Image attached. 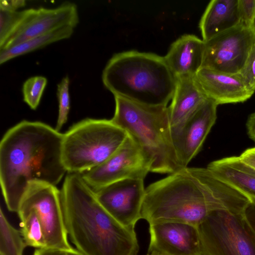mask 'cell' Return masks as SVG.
I'll return each instance as SVG.
<instances>
[{
	"label": "cell",
	"mask_w": 255,
	"mask_h": 255,
	"mask_svg": "<svg viewBox=\"0 0 255 255\" xmlns=\"http://www.w3.org/2000/svg\"><path fill=\"white\" fill-rule=\"evenodd\" d=\"M250 200L206 168L184 167L145 188L141 219L197 226L213 211L243 213Z\"/></svg>",
	"instance_id": "6da1fadb"
},
{
	"label": "cell",
	"mask_w": 255,
	"mask_h": 255,
	"mask_svg": "<svg viewBox=\"0 0 255 255\" xmlns=\"http://www.w3.org/2000/svg\"><path fill=\"white\" fill-rule=\"evenodd\" d=\"M63 133L40 122L22 121L0 143V183L9 211L17 213L29 185L56 186L67 172L62 158Z\"/></svg>",
	"instance_id": "7a4b0ae2"
},
{
	"label": "cell",
	"mask_w": 255,
	"mask_h": 255,
	"mask_svg": "<svg viewBox=\"0 0 255 255\" xmlns=\"http://www.w3.org/2000/svg\"><path fill=\"white\" fill-rule=\"evenodd\" d=\"M60 197L68 236L84 255H138L134 228L112 217L80 174L68 173Z\"/></svg>",
	"instance_id": "3957f363"
},
{
	"label": "cell",
	"mask_w": 255,
	"mask_h": 255,
	"mask_svg": "<svg viewBox=\"0 0 255 255\" xmlns=\"http://www.w3.org/2000/svg\"><path fill=\"white\" fill-rule=\"evenodd\" d=\"M102 79L114 96L151 105L167 106L176 83L164 57L136 50L114 55Z\"/></svg>",
	"instance_id": "277c9868"
},
{
	"label": "cell",
	"mask_w": 255,
	"mask_h": 255,
	"mask_svg": "<svg viewBox=\"0 0 255 255\" xmlns=\"http://www.w3.org/2000/svg\"><path fill=\"white\" fill-rule=\"evenodd\" d=\"M114 97L115 111L111 121L150 156V172L170 174L182 168L172 141L168 107Z\"/></svg>",
	"instance_id": "5b68a950"
},
{
	"label": "cell",
	"mask_w": 255,
	"mask_h": 255,
	"mask_svg": "<svg viewBox=\"0 0 255 255\" xmlns=\"http://www.w3.org/2000/svg\"><path fill=\"white\" fill-rule=\"evenodd\" d=\"M128 133L111 120L86 119L63 133L62 158L68 173L82 174L104 163Z\"/></svg>",
	"instance_id": "8992f818"
},
{
	"label": "cell",
	"mask_w": 255,
	"mask_h": 255,
	"mask_svg": "<svg viewBox=\"0 0 255 255\" xmlns=\"http://www.w3.org/2000/svg\"><path fill=\"white\" fill-rule=\"evenodd\" d=\"M198 229L201 255H255V232L243 213L213 211Z\"/></svg>",
	"instance_id": "52a82bcc"
},
{
	"label": "cell",
	"mask_w": 255,
	"mask_h": 255,
	"mask_svg": "<svg viewBox=\"0 0 255 255\" xmlns=\"http://www.w3.org/2000/svg\"><path fill=\"white\" fill-rule=\"evenodd\" d=\"M31 210L37 213L41 222L47 248H72L68 241L60 190L56 186L40 182L30 183L17 212Z\"/></svg>",
	"instance_id": "ba28073f"
},
{
	"label": "cell",
	"mask_w": 255,
	"mask_h": 255,
	"mask_svg": "<svg viewBox=\"0 0 255 255\" xmlns=\"http://www.w3.org/2000/svg\"><path fill=\"white\" fill-rule=\"evenodd\" d=\"M152 164L150 156L128 135L121 146L104 163L80 174L96 191L126 179H144L150 172Z\"/></svg>",
	"instance_id": "9c48e42d"
},
{
	"label": "cell",
	"mask_w": 255,
	"mask_h": 255,
	"mask_svg": "<svg viewBox=\"0 0 255 255\" xmlns=\"http://www.w3.org/2000/svg\"><path fill=\"white\" fill-rule=\"evenodd\" d=\"M255 43V30L239 24L205 42L202 68L239 73Z\"/></svg>",
	"instance_id": "30bf717a"
},
{
	"label": "cell",
	"mask_w": 255,
	"mask_h": 255,
	"mask_svg": "<svg viewBox=\"0 0 255 255\" xmlns=\"http://www.w3.org/2000/svg\"><path fill=\"white\" fill-rule=\"evenodd\" d=\"M218 105L207 99L181 123L171 127V135L176 155L181 168L187 167L199 152L215 123Z\"/></svg>",
	"instance_id": "8fae6325"
},
{
	"label": "cell",
	"mask_w": 255,
	"mask_h": 255,
	"mask_svg": "<svg viewBox=\"0 0 255 255\" xmlns=\"http://www.w3.org/2000/svg\"><path fill=\"white\" fill-rule=\"evenodd\" d=\"M144 179L122 180L95 191L105 209L122 225L134 228L141 219V211L145 188Z\"/></svg>",
	"instance_id": "7c38bea8"
},
{
	"label": "cell",
	"mask_w": 255,
	"mask_h": 255,
	"mask_svg": "<svg viewBox=\"0 0 255 255\" xmlns=\"http://www.w3.org/2000/svg\"><path fill=\"white\" fill-rule=\"evenodd\" d=\"M149 225L148 254L160 255H201L198 227L178 222H159Z\"/></svg>",
	"instance_id": "4fadbf2b"
},
{
	"label": "cell",
	"mask_w": 255,
	"mask_h": 255,
	"mask_svg": "<svg viewBox=\"0 0 255 255\" xmlns=\"http://www.w3.org/2000/svg\"><path fill=\"white\" fill-rule=\"evenodd\" d=\"M79 20L77 5L72 2H64L52 8H32L29 15L0 50L63 27L75 28Z\"/></svg>",
	"instance_id": "5bb4252c"
},
{
	"label": "cell",
	"mask_w": 255,
	"mask_h": 255,
	"mask_svg": "<svg viewBox=\"0 0 255 255\" xmlns=\"http://www.w3.org/2000/svg\"><path fill=\"white\" fill-rule=\"evenodd\" d=\"M195 78L206 97L218 105L244 102L255 93L240 73L229 74L202 67Z\"/></svg>",
	"instance_id": "9a60e30c"
},
{
	"label": "cell",
	"mask_w": 255,
	"mask_h": 255,
	"mask_svg": "<svg viewBox=\"0 0 255 255\" xmlns=\"http://www.w3.org/2000/svg\"><path fill=\"white\" fill-rule=\"evenodd\" d=\"M205 42L193 34L181 36L170 46L164 56L176 78L195 76L202 68Z\"/></svg>",
	"instance_id": "2e32d148"
},
{
	"label": "cell",
	"mask_w": 255,
	"mask_h": 255,
	"mask_svg": "<svg viewBox=\"0 0 255 255\" xmlns=\"http://www.w3.org/2000/svg\"><path fill=\"white\" fill-rule=\"evenodd\" d=\"M217 177L255 203V169L239 156L224 158L210 162L207 167Z\"/></svg>",
	"instance_id": "e0dca14e"
},
{
	"label": "cell",
	"mask_w": 255,
	"mask_h": 255,
	"mask_svg": "<svg viewBox=\"0 0 255 255\" xmlns=\"http://www.w3.org/2000/svg\"><path fill=\"white\" fill-rule=\"evenodd\" d=\"M239 24L238 0H212L199 22L202 40L207 41Z\"/></svg>",
	"instance_id": "ac0fdd59"
},
{
	"label": "cell",
	"mask_w": 255,
	"mask_h": 255,
	"mask_svg": "<svg viewBox=\"0 0 255 255\" xmlns=\"http://www.w3.org/2000/svg\"><path fill=\"white\" fill-rule=\"evenodd\" d=\"M207 99L195 76L176 78L175 91L168 107L171 127L185 121Z\"/></svg>",
	"instance_id": "d6986e66"
},
{
	"label": "cell",
	"mask_w": 255,
	"mask_h": 255,
	"mask_svg": "<svg viewBox=\"0 0 255 255\" xmlns=\"http://www.w3.org/2000/svg\"><path fill=\"white\" fill-rule=\"evenodd\" d=\"M74 28L65 26L49 33L38 36L9 48L0 50V64L17 56L44 47L53 42L69 38Z\"/></svg>",
	"instance_id": "ffe728a7"
},
{
	"label": "cell",
	"mask_w": 255,
	"mask_h": 255,
	"mask_svg": "<svg viewBox=\"0 0 255 255\" xmlns=\"http://www.w3.org/2000/svg\"><path fill=\"white\" fill-rule=\"evenodd\" d=\"M17 213L21 221L20 232L26 246L46 248L42 227L37 213L32 210Z\"/></svg>",
	"instance_id": "44dd1931"
},
{
	"label": "cell",
	"mask_w": 255,
	"mask_h": 255,
	"mask_svg": "<svg viewBox=\"0 0 255 255\" xmlns=\"http://www.w3.org/2000/svg\"><path fill=\"white\" fill-rule=\"evenodd\" d=\"M26 247L21 232L7 220L0 211V255H23Z\"/></svg>",
	"instance_id": "7402d4cb"
},
{
	"label": "cell",
	"mask_w": 255,
	"mask_h": 255,
	"mask_svg": "<svg viewBox=\"0 0 255 255\" xmlns=\"http://www.w3.org/2000/svg\"><path fill=\"white\" fill-rule=\"evenodd\" d=\"M32 9L11 11L0 8V49L19 29Z\"/></svg>",
	"instance_id": "603a6c76"
},
{
	"label": "cell",
	"mask_w": 255,
	"mask_h": 255,
	"mask_svg": "<svg viewBox=\"0 0 255 255\" xmlns=\"http://www.w3.org/2000/svg\"><path fill=\"white\" fill-rule=\"evenodd\" d=\"M47 83L45 77L36 76L28 78L23 83V100L31 109H36L39 105Z\"/></svg>",
	"instance_id": "cb8c5ba5"
},
{
	"label": "cell",
	"mask_w": 255,
	"mask_h": 255,
	"mask_svg": "<svg viewBox=\"0 0 255 255\" xmlns=\"http://www.w3.org/2000/svg\"><path fill=\"white\" fill-rule=\"evenodd\" d=\"M69 77H64L57 85V96L58 101V115L55 129L60 131L66 123L70 108Z\"/></svg>",
	"instance_id": "d4e9b609"
},
{
	"label": "cell",
	"mask_w": 255,
	"mask_h": 255,
	"mask_svg": "<svg viewBox=\"0 0 255 255\" xmlns=\"http://www.w3.org/2000/svg\"><path fill=\"white\" fill-rule=\"evenodd\" d=\"M240 24L255 30V0H238Z\"/></svg>",
	"instance_id": "484cf974"
},
{
	"label": "cell",
	"mask_w": 255,
	"mask_h": 255,
	"mask_svg": "<svg viewBox=\"0 0 255 255\" xmlns=\"http://www.w3.org/2000/svg\"><path fill=\"white\" fill-rule=\"evenodd\" d=\"M239 73L248 86L255 92V43Z\"/></svg>",
	"instance_id": "4316f807"
},
{
	"label": "cell",
	"mask_w": 255,
	"mask_h": 255,
	"mask_svg": "<svg viewBox=\"0 0 255 255\" xmlns=\"http://www.w3.org/2000/svg\"><path fill=\"white\" fill-rule=\"evenodd\" d=\"M33 255H84L77 249L42 248L35 250Z\"/></svg>",
	"instance_id": "83f0119b"
},
{
	"label": "cell",
	"mask_w": 255,
	"mask_h": 255,
	"mask_svg": "<svg viewBox=\"0 0 255 255\" xmlns=\"http://www.w3.org/2000/svg\"><path fill=\"white\" fill-rule=\"evenodd\" d=\"M243 214L245 219L255 232V203L250 202L246 207Z\"/></svg>",
	"instance_id": "f1b7e54d"
},
{
	"label": "cell",
	"mask_w": 255,
	"mask_h": 255,
	"mask_svg": "<svg viewBox=\"0 0 255 255\" xmlns=\"http://www.w3.org/2000/svg\"><path fill=\"white\" fill-rule=\"evenodd\" d=\"M239 157L243 162L255 169V147L246 149Z\"/></svg>",
	"instance_id": "f546056e"
},
{
	"label": "cell",
	"mask_w": 255,
	"mask_h": 255,
	"mask_svg": "<svg viewBox=\"0 0 255 255\" xmlns=\"http://www.w3.org/2000/svg\"><path fill=\"white\" fill-rule=\"evenodd\" d=\"M25 5V1L23 0L0 1V8L11 11H16L18 8Z\"/></svg>",
	"instance_id": "4dcf8cb0"
},
{
	"label": "cell",
	"mask_w": 255,
	"mask_h": 255,
	"mask_svg": "<svg viewBox=\"0 0 255 255\" xmlns=\"http://www.w3.org/2000/svg\"><path fill=\"white\" fill-rule=\"evenodd\" d=\"M247 127L250 137L255 142V112L249 116L247 123Z\"/></svg>",
	"instance_id": "1f68e13d"
},
{
	"label": "cell",
	"mask_w": 255,
	"mask_h": 255,
	"mask_svg": "<svg viewBox=\"0 0 255 255\" xmlns=\"http://www.w3.org/2000/svg\"><path fill=\"white\" fill-rule=\"evenodd\" d=\"M147 255H160L157 254H154V253H152V254H147Z\"/></svg>",
	"instance_id": "d6a6232c"
}]
</instances>
